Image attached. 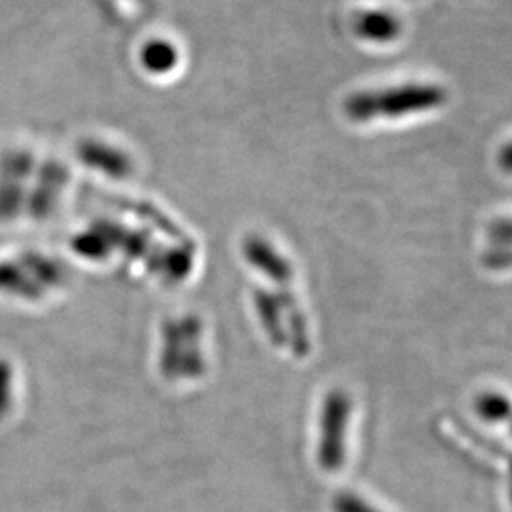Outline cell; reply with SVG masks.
<instances>
[{
  "label": "cell",
  "mask_w": 512,
  "mask_h": 512,
  "mask_svg": "<svg viewBox=\"0 0 512 512\" xmlns=\"http://www.w3.org/2000/svg\"><path fill=\"white\" fill-rule=\"evenodd\" d=\"M183 351V334L181 325L175 321H167L164 325V348H162V374L165 378H173L179 374Z\"/></svg>",
  "instance_id": "obj_5"
},
{
  "label": "cell",
  "mask_w": 512,
  "mask_h": 512,
  "mask_svg": "<svg viewBox=\"0 0 512 512\" xmlns=\"http://www.w3.org/2000/svg\"><path fill=\"white\" fill-rule=\"evenodd\" d=\"M476 412L484 420H507L509 418V401L499 393H486L476 401Z\"/></svg>",
  "instance_id": "obj_6"
},
{
  "label": "cell",
  "mask_w": 512,
  "mask_h": 512,
  "mask_svg": "<svg viewBox=\"0 0 512 512\" xmlns=\"http://www.w3.org/2000/svg\"><path fill=\"white\" fill-rule=\"evenodd\" d=\"M334 512H380L355 494H340L334 499Z\"/></svg>",
  "instance_id": "obj_7"
},
{
  "label": "cell",
  "mask_w": 512,
  "mask_h": 512,
  "mask_svg": "<svg viewBox=\"0 0 512 512\" xmlns=\"http://www.w3.org/2000/svg\"><path fill=\"white\" fill-rule=\"evenodd\" d=\"M439 101L440 93L435 88H401L397 92L385 93V97H363L351 107V112L357 118L395 116L401 114L399 105H403V109H421Z\"/></svg>",
  "instance_id": "obj_2"
},
{
  "label": "cell",
  "mask_w": 512,
  "mask_h": 512,
  "mask_svg": "<svg viewBox=\"0 0 512 512\" xmlns=\"http://www.w3.org/2000/svg\"><path fill=\"white\" fill-rule=\"evenodd\" d=\"M351 401L340 389L330 391L323 404L321 440H319V465L325 471H338L344 463L346 435H348Z\"/></svg>",
  "instance_id": "obj_1"
},
{
  "label": "cell",
  "mask_w": 512,
  "mask_h": 512,
  "mask_svg": "<svg viewBox=\"0 0 512 512\" xmlns=\"http://www.w3.org/2000/svg\"><path fill=\"white\" fill-rule=\"evenodd\" d=\"M181 334H183V366L184 376H200L203 372L202 349H200V334L202 325L198 317H186L181 323Z\"/></svg>",
  "instance_id": "obj_3"
},
{
  "label": "cell",
  "mask_w": 512,
  "mask_h": 512,
  "mask_svg": "<svg viewBox=\"0 0 512 512\" xmlns=\"http://www.w3.org/2000/svg\"><path fill=\"white\" fill-rule=\"evenodd\" d=\"M256 310L260 315L262 327L266 330V334L270 336L272 344L275 348H285L287 344V332L283 329L281 323V311H279V304L274 296L258 289L255 293Z\"/></svg>",
  "instance_id": "obj_4"
}]
</instances>
